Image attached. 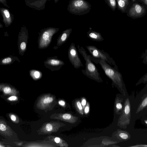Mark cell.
<instances>
[{
    "label": "cell",
    "mask_w": 147,
    "mask_h": 147,
    "mask_svg": "<svg viewBox=\"0 0 147 147\" xmlns=\"http://www.w3.org/2000/svg\"><path fill=\"white\" fill-rule=\"evenodd\" d=\"M99 64L105 75L112 81L113 83L119 90L124 96L128 95L123 80V77L118 69L116 68L102 60H97L94 62Z\"/></svg>",
    "instance_id": "cell-1"
},
{
    "label": "cell",
    "mask_w": 147,
    "mask_h": 147,
    "mask_svg": "<svg viewBox=\"0 0 147 147\" xmlns=\"http://www.w3.org/2000/svg\"><path fill=\"white\" fill-rule=\"evenodd\" d=\"M77 47L85 61V69L81 70L82 73L91 79L99 82H102L98 69L91 59L90 55L88 54L83 47L78 45Z\"/></svg>",
    "instance_id": "cell-2"
},
{
    "label": "cell",
    "mask_w": 147,
    "mask_h": 147,
    "mask_svg": "<svg viewBox=\"0 0 147 147\" xmlns=\"http://www.w3.org/2000/svg\"><path fill=\"white\" fill-rule=\"evenodd\" d=\"M91 8L90 4L85 0H70L67 9L72 14L81 16L89 12Z\"/></svg>",
    "instance_id": "cell-3"
},
{
    "label": "cell",
    "mask_w": 147,
    "mask_h": 147,
    "mask_svg": "<svg viewBox=\"0 0 147 147\" xmlns=\"http://www.w3.org/2000/svg\"><path fill=\"white\" fill-rule=\"evenodd\" d=\"M86 47L90 54L91 59L94 62L97 60H102L112 67L118 69L114 60L110 57L109 54L103 50H101L93 45L87 46Z\"/></svg>",
    "instance_id": "cell-4"
},
{
    "label": "cell",
    "mask_w": 147,
    "mask_h": 147,
    "mask_svg": "<svg viewBox=\"0 0 147 147\" xmlns=\"http://www.w3.org/2000/svg\"><path fill=\"white\" fill-rule=\"evenodd\" d=\"M59 30V28L51 27L42 29L38 33V48L43 49L48 47L51 42L53 36Z\"/></svg>",
    "instance_id": "cell-5"
},
{
    "label": "cell",
    "mask_w": 147,
    "mask_h": 147,
    "mask_svg": "<svg viewBox=\"0 0 147 147\" xmlns=\"http://www.w3.org/2000/svg\"><path fill=\"white\" fill-rule=\"evenodd\" d=\"M131 118V105L129 98H126L124 102L121 113L118 119L117 126L125 129L130 123Z\"/></svg>",
    "instance_id": "cell-6"
},
{
    "label": "cell",
    "mask_w": 147,
    "mask_h": 147,
    "mask_svg": "<svg viewBox=\"0 0 147 147\" xmlns=\"http://www.w3.org/2000/svg\"><path fill=\"white\" fill-rule=\"evenodd\" d=\"M146 84L135 99L137 104L135 112L136 115L147 109V83Z\"/></svg>",
    "instance_id": "cell-7"
},
{
    "label": "cell",
    "mask_w": 147,
    "mask_h": 147,
    "mask_svg": "<svg viewBox=\"0 0 147 147\" xmlns=\"http://www.w3.org/2000/svg\"><path fill=\"white\" fill-rule=\"evenodd\" d=\"M28 39V30L26 26H22L19 33L18 40V52L21 56L24 55L26 50Z\"/></svg>",
    "instance_id": "cell-8"
},
{
    "label": "cell",
    "mask_w": 147,
    "mask_h": 147,
    "mask_svg": "<svg viewBox=\"0 0 147 147\" xmlns=\"http://www.w3.org/2000/svg\"><path fill=\"white\" fill-rule=\"evenodd\" d=\"M68 57L69 61L75 68L78 69L84 66L79 57L75 44L72 42L68 51Z\"/></svg>",
    "instance_id": "cell-9"
},
{
    "label": "cell",
    "mask_w": 147,
    "mask_h": 147,
    "mask_svg": "<svg viewBox=\"0 0 147 147\" xmlns=\"http://www.w3.org/2000/svg\"><path fill=\"white\" fill-rule=\"evenodd\" d=\"M44 63L46 68L52 71L59 70L65 65L64 61L58 59L57 56L48 57Z\"/></svg>",
    "instance_id": "cell-10"
},
{
    "label": "cell",
    "mask_w": 147,
    "mask_h": 147,
    "mask_svg": "<svg viewBox=\"0 0 147 147\" xmlns=\"http://www.w3.org/2000/svg\"><path fill=\"white\" fill-rule=\"evenodd\" d=\"M145 12V9L143 6L134 3L130 8L129 14L131 17H138L142 16Z\"/></svg>",
    "instance_id": "cell-11"
},
{
    "label": "cell",
    "mask_w": 147,
    "mask_h": 147,
    "mask_svg": "<svg viewBox=\"0 0 147 147\" xmlns=\"http://www.w3.org/2000/svg\"><path fill=\"white\" fill-rule=\"evenodd\" d=\"M71 28L67 29L63 31L57 39V47H59L67 40L72 31Z\"/></svg>",
    "instance_id": "cell-12"
},
{
    "label": "cell",
    "mask_w": 147,
    "mask_h": 147,
    "mask_svg": "<svg viewBox=\"0 0 147 147\" xmlns=\"http://www.w3.org/2000/svg\"><path fill=\"white\" fill-rule=\"evenodd\" d=\"M0 13L3 17V21L6 27H8L12 23L13 16L11 14L8 9L3 8H0Z\"/></svg>",
    "instance_id": "cell-13"
},
{
    "label": "cell",
    "mask_w": 147,
    "mask_h": 147,
    "mask_svg": "<svg viewBox=\"0 0 147 147\" xmlns=\"http://www.w3.org/2000/svg\"><path fill=\"white\" fill-rule=\"evenodd\" d=\"M86 33L88 38L92 40L100 42L104 39L100 33L96 31L89 30Z\"/></svg>",
    "instance_id": "cell-14"
},
{
    "label": "cell",
    "mask_w": 147,
    "mask_h": 147,
    "mask_svg": "<svg viewBox=\"0 0 147 147\" xmlns=\"http://www.w3.org/2000/svg\"><path fill=\"white\" fill-rule=\"evenodd\" d=\"M16 61H20L17 56L10 55L1 58L0 60V64L2 65H10Z\"/></svg>",
    "instance_id": "cell-15"
},
{
    "label": "cell",
    "mask_w": 147,
    "mask_h": 147,
    "mask_svg": "<svg viewBox=\"0 0 147 147\" xmlns=\"http://www.w3.org/2000/svg\"><path fill=\"white\" fill-rule=\"evenodd\" d=\"M120 140L127 141L131 138V136L129 132L125 131L118 130L116 135Z\"/></svg>",
    "instance_id": "cell-16"
},
{
    "label": "cell",
    "mask_w": 147,
    "mask_h": 147,
    "mask_svg": "<svg viewBox=\"0 0 147 147\" xmlns=\"http://www.w3.org/2000/svg\"><path fill=\"white\" fill-rule=\"evenodd\" d=\"M123 98L119 96L117 97L115 99V110L117 114L120 115L122 112L123 107Z\"/></svg>",
    "instance_id": "cell-17"
},
{
    "label": "cell",
    "mask_w": 147,
    "mask_h": 147,
    "mask_svg": "<svg viewBox=\"0 0 147 147\" xmlns=\"http://www.w3.org/2000/svg\"><path fill=\"white\" fill-rule=\"evenodd\" d=\"M118 9L122 12L125 11L129 4L128 0H116Z\"/></svg>",
    "instance_id": "cell-18"
},
{
    "label": "cell",
    "mask_w": 147,
    "mask_h": 147,
    "mask_svg": "<svg viewBox=\"0 0 147 147\" xmlns=\"http://www.w3.org/2000/svg\"><path fill=\"white\" fill-rule=\"evenodd\" d=\"M30 75L34 80L38 79L41 77L42 73L40 71L36 70H31L29 71Z\"/></svg>",
    "instance_id": "cell-19"
},
{
    "label": "cell",
    "mask_w": 147,
    "mask_h": 147,
    "mask_svg": "<svg viewBox=\"0 0 147 147\" xmlns=\"http://www.w3.org/2000/svg\"><path fill=\"white\" fill-rule=\"evenodd\" d=\"M105 3L111 9L114 11L117 7V3L116 0H104Z\"/></svg>",
    "instance_id": "cell-20"
},
{
    "label": "cell",
    "mask_w": 147,
    "mask_h": 147,
    "mask_svg": "<svg viewBox=\"0 0 147 147\" xmlns=\"http://www.w3.org/2000/svg\"><path fill=\"white\" fill-rule=\"evenodd\" d=\"M147 83V72L136 83V85L137 86L142 84H145Z\"/></svg>",
    "instance_id": "cell-21"
},
{
    "label": "cell",
    "mask_w": 147,
    "mask_h": 147,
    "mask_svg": "<svg viewBox=\"0 0 147 147\" xmlns=\"http://www.w3.org/2000/svg\"><path fill=\"white\" fill-rule=\"evenodd\" d=\"M75 106L79 112L81 114H83V108L80 101H77L75 102Z\"/></svg>",
    "instance_id": "cell-22"
},
{
    "label": "cell",
    "mask_w": 147,
    "mask_h": 147,
    "mask_svg": "<svg viewBox=\"0 0 147 147\" xmlns=\"http://www.w3.org/2000/svg\"><path fill=\"white\" fill-rule=\"evenodd\" d=\"M140 58L142 59V63L145 65L147 64V49L143 53Z\"/></svg>",
    "instance_id": "cell-23"
},
{
    "label": "cell",
    "mask_w": 147,
    "mask_h": 147,
    "mask_svg": "<svg viewBox=\"0 0 147 147\" xmlns=\"http://www.w3.org/2000/svg\"><path fill=\"white\" fill-rule=\"evenodd\" d=\"M53 100V98L51 97H47L43 100V102L45 103H47L52 102Z\"/></svg>",
    "instance_id": "cell-24"
},
{
    "label": "cell",
    "mask_w": 147,
    "mask_h": 147,
    "mask_svg": "<svg viewBox=\"0 0 147 147\" xmlns=\"http://www.w3.org/2000/svg\"><path fill=\"white\" fill-rule=\"evenodd\" d=\"M11 89L9 86H6L3 89L4 92L6 94H8L10 92Z\"/></svg>",
    "instance_id": "cell-25"
},
{
    "label": "cell",
    "mask_w": 147,
    "mask_h": 147,
    "mask_svg": "<svg viewBox=\"0 0 147 147\" xmlns=\"http://www.w3.org/2000/svg\"><path fill=\"white\" fill-rule=\"evenodd\" d=\"M89 109L90 107L89 104L88 103H87L84 109V112L86 114H87L89 113Z\"/></svg>",
    "instance_id": "cell-26"
},
{
    "label": "cell",
    "mask_w": 147,
    "mask_h": 147,
    "mask_svg": "<svg viewBox=\"0 0 147 147\" xmlns=\"http://www.w3.org/2000/svg\"><path fill=\"white\" fill-rule=\"evenodd\" d=\"M129 147H147V144H137L134 145L129 146Z\"/></svg>",
    "instance_id": "cell-27"
},
{
    "label": "cell",
    "mask_w": 147,
    "mask_h": 147,
    "mask_svg": "<svg viewBox=\"0 0 147 147\" xmlns=\"http://www.w3.org/2000/svg\"><path fill=\"white\" fill-rule=\"evenodd\" d=\"M46 128L48 131H50L52 130L53 127L51 124L48 123L46 125Z\"/></svg>",
    "instance_id": "cell-28"
},
{
    "label": "cell",
    "mask_w": 147,
    "mask_h": 147,
    "mask_svg": "<svg viewBox=\"0 0 147 147\" xmlns=\"http://www.w3.org/2000/svg\"><path fill=\"white\" fill-rule=\"evenodd\" d=\"M81 103L83 109H84L86 103V101L85 98H83L81 100Z\"/></svg>",
    "instance_id": "cell-29"
},
{
    "label": "cell",
    "mask_w": 147,
    "mask_h": 147,
    "mask_svg": "<svg viewBox=\"0 0 147 147\" xmlns=\"http://www.w3.org/2000/svg\"><path fill=\"white\" fill-rule=\"evenodd\" d=\"M6 129L5 126L3 124H0V130L1 131H5Z\"/></svg>",
    "instance_id": "cell-30"
},
{
    "label": "cell",
    "mask_w": 147,
    "mask_h": 147,
    "mask_svg": "<svg viewBox=\"0 0 147 147\" xmlns=\"http://www.w3.org/2000/svg\"><path fill=\"white\" fill-rule=\"evenodd\" d=\"M17 99V97L15 96H12L9 98V99L10 100H15Z\"/></svg>",
    "instance_id": "cell-31"
},
{
    "label": "cell",
    "mask_w": 147,
    "mask_h": 147,
    "mask_svg": "<svg viewBox=\"0 0 147 147\" xmlns=\"http://www.w3.org/2000/svg\"><path fill=\"white\" fill-rule=\"evenodd\" d=\"M59 105L62 106H64L65 104V102L63 100H60L59 101Z\"/></svg>",
    "instance_id": "cell-32"
},
{
    "label": "cell",
    "mask_w": 147,
    "mask_h": 147,
    "mask_svg": "<svg viewBox=\"0 0 147 147\" xmlns=\"http://www.w3.org/2000/svg\"><path fill=\"white\" fill-rule=\"evenodd\" d=\"M0 2L4 4V5H5V6H7L8 7H9L7 6L6 4V0H0Z\"/></svg>",
    "instance_id": "cell-33"
},
{
    "label": "cell",
    "mask_w": 147,
    "mask_h": 147,
    "mask_svg": "<svg viewBox=\"0 0 147 147\" xmlns=\"http://www.w3.org/2000/svg\"><path fill=\"white\" fill-rule=\"evenodd\" d=\"M11 119L13 121H15L16 119V117L13 115H11Z\"/></svg>",
    "instance_id": "cell-34"
},
{
    "label": "cell",
    "mask_w": 147,
    "mask_h": 147,
    "mask_svg": "<svg viewBox=\"0 0 147 147\" xmlns=\"http://www.w3.org/2000/svg\"><path fill=\"white\" fill-rule=\"evenodd\" d=\"M55 141L56 143H59L60 141V139L58 137H56L55 139Z\"/></svg>",
    "instance_id": "cell-35"
},
{
    "label": "cell",
    "mask_w": 147,
    "mask_h": 147,
    "mask_svg": "<svg viewBox=\"0 0 147 147\" xmlns=\"http://www.w3.org/2000/svg\"><path fill=\"white\" fill-rule=\"evenodd\" d=\"M143 1L144 4L147 5V0H144Z\"/></svg>",
    "instance_id": "cell-36"
},
{
    "label": "cell",
    "mask_w": 147,
    "mask_h": 147,
    "mask_svg": "<svg viewBox=\"0 0 147 147\" xmlns=\"http://www.w3.org/2000/svg\"><path fill=\"white\" fill-rule=\"evenodd\" d=\"M144 122L145 124L147 125V119L144 120Z\"/></svg>",
    "instance_id": "cell-37"
},
{
    "label": "cell",
    "mask_w": 147,
    "mask_h": 147,
    "mask_svg": "<svg viewBox=\"0 0 147 147\" xmlns=\"http://www.w3.org/2000/svg\"><path fill=\"white\" fill-rule=\"evenodd\" d=\"M59 0H54L55 2V3H57Z\"/></svg>",
    "instance_id": "cell-38"
},
{
    "label": "cell",
    "mask_w": 147,
    "mask_h": 147,
    "mask_svg": "<svg viewBox=\"0 0 147 147\" xmlns=\"http://www.w3.org/2000/svg\"><path fill=\"white\" fill-rule=\"evenodd\" d=\"M132 1L133 2H134L136 1V0H132Z\"/></svg>",
    "instance_id": "cell-39"
},
{
    "label": "cell",
    "mask_w": 147,
    "mask_h": 147,
    "mask_svg": "<svg viewBox=\"0 0 147 147\" xmlns=\"http://www.w3.org/2000/svg\"><path fill=\"white\" fill-rule=\"evenodd\" d=\"M143 0H141V1H143Z\"/></svg>",
    "instance_id": "cell-40"
},
{
    "label": "cell",
    "mask_w": 147,
    "mask_h": 147,
    "mask_svg": "<svg viewBox=\"0 0 147 147\" xmlns=\"http://www.w3.org/2000/svg\"></svg>",
    "instance_id": "cell-41"
}]
</instances>
